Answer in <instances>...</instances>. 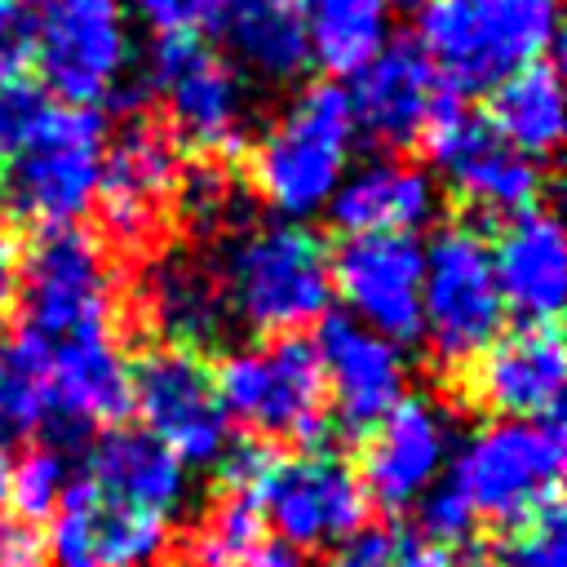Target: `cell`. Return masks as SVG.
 Instances as JSON below:
<instances>
[{
	"label": "cell",
	"mask_w": 567,
	"mask_h": 567,
	"mask_svg": "<svg viewBox=\"0 0 567 567\" xmlns=\"http://www.w3.org/2000/svg\"><path fill=\"white\" fill-rule=\"evenodd\" d=\"M421 244L399 230L346 235L328 257L332 292H341L350 319L394 346L421 337Z\"/></svg>",
	"instance_id": "9a60e30c"
},
{
	"label": "cell",
	"mask_w": 567,
	"mask_h": 567,
	"mask_svg": "<svg viewBox=\"0 0 567 567\" xmlns=\"http://www.w3.org/2000/svg\"><path fill=\"white\" fill-rule=\"evenodd\" d=\"M146 89L164 102V124L177 146L199 155H230L244 142L248 93L239 71L195 31L159 35L146 62Z\"/></svg>",
	"instance_id": "30bf717a"
},
{
	"label": "cell",
	"mask_w": 567,
	"mask_h": 567,
	"mask_svg": "<svg viewBox=\"0 0 567 567\" xmlns=\"http://www.w3.org/2000/svg\"><path fill=\"white\" fill-rule=\"evenodd\" d=\"M213 31L226 40L230 58L266 84H288L315 62L306 0H221Z\"/></svg>",
	"instance_id": "603a6c76"
},
{
	"label": "cell",
	"mask_w": 567,
	"mask_h": 567,
	"mask_svg": "<svg viewBox=\"0 0 567 567\" xmlns=\"http://www.w3.org/2000/svg\"><path fill=\"white\" fill-rule=\"evenodd\" d=\"M310 341L346 439H363L390 408H399V399H408V368L399 346L377 337L359 319L328 310Z\"/></svg>",
	"instance_id": "e0dca14e"
},
{
	"label": "cell",
	"mask_w": 567,
	"mask_h": 567,
	"mask_svg": "<svg viewBox=\"0 0 567 567\" xmlns=\"http://www.w3.org/2000/svg\"><path fill=\"white\" fill-rule=\"evenodd\" d=\"M421 332L439 368L465 372L505 328V301L487 239L452 221L421 248Z\"/></svg>",
	"instance_id": "8992f818"
},
{
	"label": "cell",
	"mask_w": 567,
	"mask_h": 567,
	"mask_svg": "<svg viewBox=\"0 0 567 567\" xmlns=\"http://www.w3.org/2000/svg\"><path fill=\"white\" fill-rule=\"evenodd\" d=\"M106 133V111L58 102L44 128L0 164V217L31 230L75 226L97 199Z\"/></svg>",
	"instance_id": "277c9868"
},
{
	"label": "cell",
	"mask_w": 567,
	"mask_h": 567,
	"mask_svg": "<svg viewBox=\"0 0 567 567\" xmlns=\"http://www.w3.org/2000/svg\"><path fill=\"white\" fill-rule=\"evenodd\" d=\"M261 518L284 536L288 549H319L368 523V496L359 474L332 452L275 456V465L257 483Z\"/></svg>",
	"instance_id": "5bb4252c"
},
{
	"label": "cell",
	"mask_w": 567,
	"mask_h": 567,
	"mask_svg": "<svg viewBox=\"0 0 567 567\" xmlns=\"http://www.w3.org/2000/svg\"><path fill=\"white\" fill-rule=\"evenodd\" d=\"M239 567H306V563H301V554H297V549H288V545H279V540H275V545H270V540H261V545H257Z\"/></svg>",
	"instance_id": "60d3db41"
},
{
	"label": "cell",
	"mask_w": 567,
	"mask_h": 567,
	"mask_svg": "<svg viewBox=\"0 0 567 567\" xmlns=\"http://www.w3.org/2000/svg\"><path fill=\"white\" fill-rule=\"evenodd\" d=\"M49 359L53 350L27 328L0 341V452L40 430L49 408Z\"/></svg>",
	"instance_id": "4316f807"
},
{
	"label": "cell",
	"mask_w": 567,
	"mask_h": 567,
	"mask_svg": "<svg viewBox=\"0 0 567 567\" xmlns=\"http://www.w3.org/2000/svg\"><path fill=\"white\" fill-rule=\"evenodd\" d=\"M492 270L505 310H514L523 323H558L563 292H567V248L563 226L549 208H523L514 213L501 235L487 244Z\"/></svg>",
	"instance_id": "ffe728a7"
},
{
	"label": "cell",
	"mask_w": 567,
	"mask_h": 567,
	"mask_svg": "<svg viewBox=\"0 0 567 567\" xmlns=\"http://www.w3.org/2000/svg\"><path fill=\"white\" fill-rule=\"evenodd\" d=\"M226 416L244 421L261 443H301L319 452L328 439V385L315 341L284 332L257 350H235L213 372Z\"/></svg>",
	"instance_id": "5b68a950"
},
{
	"label": "cell",
	"mask_w": 567,
	"mask_h": 567,
	"mask_svg": "<svg viewBox=\"0 0 567 567\" xmlns=\"http://www.w3.org/2000/svg\"><path fill=\"white\" fill-rule=\"evenodd\" d=\"M310 58L354 75L385 44V0H306Z\"/></svg>",
	"instance_id": "83f0119b"
},
{
	"label": "cell",
	"mask_w": 567,
	"mask_h": 567,
	"mask_svg": "<svg viewBox=\"0 0 567 567\" xmlns=\"http://www.w3.org/2000/svg\"><path fill=\"white\" fill-rule=\"evenodd\" d=\"M182 177V146L151 111L124 115L102 151L97 208L106 239L128 257H151L173 226V195Z\"/></svg>",
	"instance_id": "ba28073f"
},
{
	"label": "cell",
	"mask_w": 567,
	"mask_h": 567,
	"mask_svg": "<svg viewBox=\"0 0 567 567\" xmlns=\"http://www.w3.org/2000/svg\"><path fill=\"white\" fill-rule=\"evenodd\" d=\"M9 501V456L0 452V505Z\"/></svg>",
	"instance_id": "b9f144b4"
},
{
	"label": "cell",
	"mask_w": 567,
	"mask_h": 567,
	"mask_svg": "<svg viewBox=\"0 0 567 567\" xmlns=\"http://www.w3.org/2000/svg\"><path fill=\"white\" fill-rule=\"evenodd\" d=\"M558 0H425L416 44L452 97L492 93L554 44Z\"/></svg>",
	"instance_id": "7a4b0ae2"
},
{
	"label": "cell",
	"mask_w": 567,
	"mask_h": 567,
	"mask_svg": "<svg viewBox=\"0 0 567 567\" xmlns=\"http://www.w3.org/2000/svg\"><path fill=\"white\" fill-rule=\"evenodd\" d=\"M89 478L102 496L168 518L186 501V465L146 430L111 425L89 443Z\"/></svg>",
	"instance_id": "7402d4cb"
},
{
	"label": "cell",
	"mask_w": 567,
	"mask_h": 567,
	"mask_svg": "<svg viewBox=\"0 0 567 567\" xmlns=\"http://www.w3.org/2000/svg\"><path fill=\"white\" fill-rule=\"evenodd\" d=\"M0 4H9V0H0Z\"/></svg>",
	"instance_id": "ee69618b"
},
{
	"label": "cell",
	"mask_w": 567,
	"mask_h": 567,
	"mask_svg": "<svg viewBox=\"0 0 567 567\" xmlns=\"http://www.w3.org/2000/svg\"><path fill=\"white\" fill-rule=\"evenodd\" d=\"M421 146L430 151L447 186L478 213L514 217L523 208H536L545 195V173L536 168V159L514 151L501 137V128L487 120V111H465L456 97L443 102Z\"/></svg>",
	"instance_id": "4fadbf2b"
},
{
	"label": "cell",
	"mask_w": 567,
	"mask_h": 567,
	"mask_svg": "<svg viewBox=\"0 0 567 567\" xmlns=\"http://www.w3.org/2000/svg\"><path fill=\"white\" fill-rule=\"evenodd\" d=\"M133 412L182 465H217L230 447V416L217 399L213 368L186 346H146L133 368Z\"/></svg>",
	"instance_id": "8fae6325"
},
{
	"label": "cell",
	"mask_w": 567,
	"mask_h": 567,
	"mask_svg": "<svg viewBox=\"0 0 567 567\" xmlns=\"http://www.w3.org/2000/svg\"><path fill=\"white\" fill-rule=\"evenodd\" d=\"M18 270H22L18 239H13V226L0 217V310L18 297Z\"/></svg>",
	"instance_id": "ab89813d"
},
{
	"label": "cell",
	"mask_w": 567,
	"mask_h": 567,
	"mask_svg": "<svg viewBox=\"0 0 567 567\" xmlns=\"http://www.w3.org/2000/svg\"><path fill=\"white\" fill-rule=\"evenodd\" d=\"M567 377V354L558 323H523L509 337H496L465 368V399L496 421H532L558 412Z\"/></svg>",
	"instance_id": "d6986e66"
},
{
	"label": "cell",
	"mask_w": 567,
	"mask_h": 567,
	"mask_svg": "<svg viewBox=\"0 0 567 567\" xmlns=\"http://www.w3.org/2000/svg\"><path fill=\"white\" fill-rule=\"evenodd\" d=\"M49 399L66 412H75L80 421L97 425H120L124 416H133V381H128V363L120 354V346L111 341V332H93V337H75L53 346L49 359Z\"/></svg>",
	"instance_id": "d4e9b609"
},
{
	"label": "cell",
	"mask_w": 567,
	"mask_h": 567,
	"mask_svg": "<svg viewBox=\"0 0 567 567\" xmlns=\"http://www.w3.org/2000/svg\"><path fill=\"white\" fill-rule=\"evenodd\" d=\"M385 567H456V554L425 536H399Z\"/></svg>",
	"instance_id": "74e56055"
},
{
	"label": "cell",
	"mask_w": 567,
	"mask_h": 567,
	"mask_svg": "<svg viewBox=\"0 0 567 567\" xmlns=\"http://www.w3.org/2000/svg\"><path fill=\"white\" fill-rule=\"evenodd\" d=\"M0 567H44L40 540L27 523H0Z\"/></svg>",
	"instance_id": "f35d334b"
},
{
	"label": "cell",
	"mask_w": 567,
	"mask_h": 567,
	"mask_svg": "<svg viewBox=\"0 0 567 567\" xmlns=\"http://www.w3.org/2000/svg\"><path fill=\"white\" fill-rule=\"evenodd\" d=\"M35 58V9L22 0L0 4V89L22 80Z\"/></svg>",
	"instance_id": "e575fe53"
},
{
	"label": "cell",
	"mask_w": 567,
	"mask_h": 567,
	"mask_svg": "<svg viewBox=\"0 0 567 567\" xmlns=\"http://www.w3.org/2000/svg\"><path fill=\"white\" fill-rule=\"evenodd\" d=\"M394 540H399V532L377 527V523H363L350 536L332 540L323 567H385L390 554H394Z\"/></svg>",
	"instance_id": "8d00e7d4"
},
{
	"label": "cell",
	"mask_w": 567,
	"mask_h": 567,
	"mask_svg": "<svg viewBox=\"0 0 567 567\" xmlns=\"http://www.w3.org/2000/svg\"><path fill=\"white\" fill-rule=\"evenodd\" d=\"M567 461V430L563 416H532V421H492L483 425L456 456L452 483L470 501L474 518L518 527L540 505L558 501V478Z\"/></svg>",
	"instance_id": "52a82bcc"
},
{
	"label": "cell",
	"mask_w": 567,
	"mask_h": 567,
	"mask_svg": "<svg viewBox=\"0 0 567 567\" xmlns=\"http://www.w3.org/2000/svg\"><path fill=\"white\" fill-rule=\"evenodd\" d=\"M22 279V328L35 332L49 350L75 337L111 332L115 275L106 244L80 226L40 230Z\"/></svg>",
	"instance_id": "9c48e42d"
},
{
	"label": "cell",
	"mask_w": 567,
	"mask_h": 567,
	"mask_svg": "<svg viewBox=\"0 0 567 567\" xmlns=\"http://www.w3.org/2000/svg\"><path fill=\"white\" fill-rule=\"evenodd\" d=\"M385 4H403V9H421L425 0H385Z\"/></svg>",
	"instance_id": "7bdbcfd3"
},
{
	"label": "cell",
	"mask_w": 567,
	"mask_h": 567,
	"mask_svg": "<svg viewBox=\"0 0 567 567\" xmlns=\"http://www.w3.org/2000/svg\"><path fill=\"white\" fill-rule=\"evenodd\" d=\"M447 416L430 399H399L368 434H363V461L359 483L368 505L381 514H403L416 505V496L443 474L447 461Z\"/></svg>",
	"instance_id": "ac0fdd59"
},
{
	"label": "cell",
	"mask_w": 567,
	"mask_h": 567,
	"mask_svg": "<svg viewBox=\"0 0 567 567\" xmlns=\"http://www.w3.org/2000/svg\"><path fill=\"white\" fill-rule=\"evenodd\" d=\"M58 106V97L40 84V80H13L0 89V164L13 159L49 120V111Z\"/></svg>",
	"instance_id": "d6a6232c"
},
{
	"label": "cell",
	"mask_w": 567,
	"mask_h": 567,
	"mask_svg": "<svg viewBox=\"0 0 567 567\" xmlns=\"http://www.w3.org/2000/svg\"><path fill=\"white\" fill-rule=\"evenodd\" d=\"M354 142L350 97L332 80L306 84L248 151V182L279 217L328 208Z\"/></svg>",
	"instance_id": "3957f363"
},
{
	"label": "cell",
	"mask_w": 567,
	"mask_h": 567,
	"mask_svg": "<svg viewBox=\"0 0 567 567\" xmlns=\"http://www.w3.org/2000/svg\"><path fill=\"white\" fill-rule=\"evenodd\" d=\"M350 115L363 137H372L385 151L421 146L425 128L452 97L434 71V62L421 53L416 40H385L354 75H350Z\"/></svg>",
	"instance_id": "2e32d148"
},
{
	"label": "cell",
	"mask_w": 567,
	"mask_h": 567,
	"mask_svg": "<svg viewBox=\"0 0 567 567\" xmlns=\"http://www.w3.org/2000/svg\"><path fill=\"white\" fill-rule=\"evenodd\" d=\"M208 275L230 323H244L261 337L297 332L332 310L328 248L297 221H235L221 230L217 257H208Z\"/></svg>",
	"instance_id": "6da1fadb"
},
{
	"label": "cell",
	"mask_w": 567,
	"mask_h": 567,
	"mask_svg": "<svg viewBox=\"0 0 567 567\" xmlns=\"http://www.w3.org/2000/svg\"><path fill=\"white\" fill-rule=\"evenodd\" d=\"M137 310L164 332V346H186L195 354H208L226 341L230 315L221 306V292L208 275V266L190 257H159L151 261L142 288H137Z\"/></svg>",
	"instance_id": "cb8c5ba5"
},
{
	"label": "cell",
	"mask_w": 567,
	"mask_h": 567,
	"mask_svg": "<svg viewBox=\"0 0 567 567\" xmlns=\"http://www.w3.org/2000/svg\"><path fill=\"white\" fill-rule=\"evenodd\" d=\"M416 514H421V536L434 540V545H456V540H470V527H474V509L470 501L461 496V487L452 478H434L421 496H416Z\"/></svg>",
	"instance_id": "836d02e7"
},
{
	"label": "cell",
	"mask_w": 567,
	"mask_h": 567,
	"mask_svg": "<svg viewBox=\"0 0 567 567\" xmlns=\"http://www.w3.org/2000/svg\"><path fill=\"white\" fill-rule=\"evenodd\" d=\"M35 71L66 106H106L128 80V31L115 0H40Z\"/></svg>",
	"instance_id": "7c38bea8"
},
{
	"label": "cell",
	"mask_w": 567,
	"mask_h": 567,
	"mask_svg": "<svg viewBox=\"0 0 567 567\" xmlns=\"http://www.w3.org/2000/svg\"><path fill=\"white\" fill-rule=\"evenodd\" d=\"M62 487H66V456L35 443L18 456V465H9V501L4 505L18 509V523L35 527L53 514Z\"/></svg>",
	"instance_id": "1f68e13d"
},
{
	"label": "cell",
	"mask_w": 567,
	"mask_h": 567,
	"mask_svg": "<svg viewBox=\"0 0 567 567\" xmlns=\"http://www.w3.org/2000/svg\"><path fill=\"white\" fill-rule=\"evenodd\" d=\"M487 120L527 159H549L563 142V84L558 62L536 58L505 75L487 97Z\"/></svg>",
	"instance_id": "484cf974"
},
{
	"label": "cell",
	"mask_w": 567,
	"mask_h": 567,
	"mask_svg": "<svg viewBox=\"0 0 567 567\" xmlns=\"http://www.w3.org/2000/svg\"><path fill=\"white\" fill-rule=\"evenodd\" d=\"M328 217L341 235H412L434 217V182L425 168L399 155H381L337 182Z\"/></svg>",
	"instance_id": "44dd1931"
},
{
	"label": "cell",
	"mask_w": 567,
	"mask_h": 567,
	"mask_svg": "<svg viewBox=\"0 0 567 567\" xmlns=\"http://www.w3.org/2000/svg\"><path fill=\"white\" fill-rule=\"evenodd\" d=\"M266 536V518L257 505V492L248 487H221L217 501L199 514V523L186 536L190 567H239Z\"/></svg>",
	"instance_id": "f1b7e54d"
},
{
	"label": "cell",
	"mask_w": 567,
	"mask_h": 567,
	"mask_svg": "<svg viewBox=\"0 0 567 567\" xmlns=\"http://www.w3.org/2000/svg\"><path fill=\"white\" fill-rule=\"evenodd\" d=\"M487 567H567V523L563 501L540 505L532 518L505 532L492 549H483Z\"/></svg>",
	"instance_id": "4dcf8cb0"
},
{
	"label": "cell",
	"mask_w": 567,
	"mask_h": 567,
	"mask_svg": "<svg viewBox=\"0 0 567 567\" xmlns=\"http://www.w3.org/2000/svg\"><path fill=\"white\" fill-rule=\"evenodd\" d=\"M133 13L155 31V35H173V31H199L213 27L221 0H128Z\"/></svg>",
	"instance_id": "d590c367"
},
{
	"label": "cell",
	"mask_w": 567,
	"mask_h": 567,
	"mask_svg": "<svg viewBox=\"0 0 567 567\" xmlns=\"http://www.w3.org/2000/svg\"><path fill=\"white\" fill-rule=\"evenodd\" d=\"M89 540H93V567H151L168 549V518L128 509L97 492Z\"/></svg>",
	"instance_id": "f546056e"
}]
</instances>
